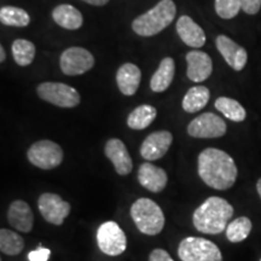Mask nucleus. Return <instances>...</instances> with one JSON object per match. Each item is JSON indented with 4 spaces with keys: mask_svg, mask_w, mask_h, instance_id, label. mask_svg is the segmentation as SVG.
<instances>
[{
    "mask_svg": "<svg viewBox=\"0 0 261 261\" xmlns=\"http://www.w3.org/2000/svg\"><path fill=\"white\" fill-rule=\"evenodd\" d=\"M260 8L261 0H242V10L248 15H256Z\"/></svg>",
    "mask_w": 261,
    "mask_h": 261,
    "instance_id": "obj_31",
    "label": "nucleus"
},
{
    "mask_svg": "<svg viewBox=\"0 0 261 261\" xmlns=\"http://www.w3.org/2000/svg\"><path fill=\"white\" fill-rule=\"evenodd\" d=\"M130 217L142 233L156 236L165 227V214L161 207L150 198H138L130 205Z\"/></svg>",
    "mask_w": 261,
    "mask_h": 261,
    "instance_id": "obj_4",
    "label": "nucleus"
},
{
    "mask_svg": "<svg viewBox=\"0 0 261 261\" xmlns=\"http://www.w3.org/2000/svg\"><path fill=\"white\" fill-rule=\"evenodd\" d=\"M242 10V0H215V12L224 19L236 17Z\"/></svg>",
    "mask_w": 261,
    "mask_h": 261,
    "instance_id": "obj_29",
    "label": "nucleus"
},
{
    "mask_svg": "<svg viewBox=\"0 0 261 261\" xmlns=\"http://www.w3.org/2000/svg\"><path fill=\"white\" fill-rule=\"evenodd\" d=\"M94 65V57L84 47L73 46L63 51L60 58V67L63 74L75 76L85 74Z\"/></svg>",
    "mask_w": 261,
    "mask_h": 261,
    "instance_id": "obj_9",
    "label": "nucleus"
},
{
    "mask_svg": "<svg viewBox=\"0 0 261 261\" xmlns=\"http://www.w3.org/2000/svg\"><path fill=\"white\" fill-rule=\"evenodd\" d=\"M24 249L23 238L9 228L0 230V250L9 256L18 255Z\"/></svg>",
    "mask_w": 261,
    "mask_h": 261,
    "instance_id": "obj_25",
    "label": "nucleus"
},
{
    "mask_svg": "<svg viewBox=\"0 0 261 261\" xmlns=\"http://www.w3.org/2000/svg\"><path fill=\"white\" fill-rule=\"evenodd\" d=\"M175 73V63L171 57L163 58L160 63L158 70L150 80V89L156 93L163 92L171 86Z\"/></svg>",
    "mask_w": 261,
    "mask_h": 261,
    "instance_id": "obj_21",
    "label": "nucleus"
},
{
    "mask_svg": "<svg viewBox=\"0 0 261 261\" xmlns=\"http://www.w3.org/2000/svg\"><path fill=\"white\" fill-rule=\"evenodd\" d=\"M173 142V136L168 130H156L144 139L140 146V155L146 161H156L167 154Z\"/></svg>",
    "mask_w": 261,
    "mask_h": 261,
    "instance_id": "obj_12",
    "label": "nucleus"
},
{
    "mask_svg": "<svg viewBox=\"0 0 261 261\" xmlns=\"http://www.w3.org/2000/svg\"><path fill=\"white\" fill-rule=\"evenodd\" d=\"M252 221L247 217H240L231 223H228L226 227V238L230 242L238 243L242 242L249 236L252 231Z\"/></svg>",
    "mask_w": 261,
    "mask_h": 261,
    "instance_id": "obj_28",
    "label": "nucleus"
},
{
    "mask_svg": "<svg viewBox=\"0 0 261 261\" xmlns=\"http://www.w3.org/2000/svg\"><path fill=\"white\" fill-rule=\"evenodd\" d=\"M156 115H158L156 108L149 106V104H143L130 112L127 117V126L136 130L145 129L154 122Z\"/></svg>",
    "mask_w": 261,
    "mask_h": 261,
    "instance_id": "obj_23",
    "label": "nucleus"
},
{
    "mask_svg": "<svg viewBox=\"0 0 261 261\" xmlns=\"http://www.w3.org/2000/svg\"><path fill=\"white\" fill-rule=\"evenodd\" d=\"M215 108L231 121L242 122L246 120V109L241 106V103H238L232 98L219 97L215 100Z\"/></svg>",
    "mask_w": 261,
    "mask_h": 261,
    "instance_id": "obj_24",
    "label": "nucleus"
},
{
    "mask_svg": "<svg viewBox=\"0 0 261 261\" xmlns=\"http://www.w3.org/2000/svg\"><path fill=\"white\" fill-rule=\"evenodd\" d=\"M138 181L146 190L159 194L167 187L168 175L163 168L145 162L142 163L138 169Z\"/></svg>",
    "mask_w": 261,
    "mask_h": 261,
    "instance_id": "obj_15",
    "label": "nucleus"
},
{
    "mask_svg": "<svg viewBox=\"0 0 261 261\" xmlns=\"http://www.w3.org/2000/svg\"><path fill=\"white\" fill-rule=\"evenodd\" d=\"M0 22L8 27H27L31 17L23 9L16 6H3L0 9Z\"/></svg>",
    "mask_w": 261,
    "mask_h": 261,
    "instance_id": "obj_26",
    "label": "nucleus"
},
{
    "mask_svg": "<svg viewBox=\"0 0 261 261\" xmlns=\"http://www.w3.org/2000/svg\"><path fill=\"white\" fill-rule=\"evenodd\" d=\"M38 210L47 223L60 226L70 214L71 207L69 202L63 201L60 195L45 192L38 198Z\"/></svg>",
    "mask_w": 261,
    "mask_h": 261,
    "instance_id": "obj_10",
    "label": "nucleus"
},
{
    "mask_svg": "<svg viewBox=\"0 0 261 261\" xmlns=\"http://www.w3.org/2000/svg\"><path fill=\"white\" fill-rule=\"evenodd\" d=\"M28 161L41 169H54L63 161V150L52 140H39L27 151Z\"/></svg>",
    "mask_w": 261,
    "mask_h": 261,
    "instance_id": "obj_6",
    "label": "nucleus"
},
{
    "mask_svg": "<svg viewBox=\"0 0 261 261\" xmlns=\"http://www.w3.org/2000/svg\"><path fill=\"white\" fill-rule=\"evenodd\" d=\"M97 244L100 252L109 256L121 255L127 248V237L115 221H106L98 227Z\"/></svg>",
    "mask_w": 261,
    "mask_h": 261,
    "instance_id": "obj_8",
    "label": "nucleus"
},
{
    "mask_svg": "<svg viewBox=\"0 0 261 261\" xmlns=\"http://www.w3.org/2000/svg\"><path fill=\"white\" fill-rule=\"evenodd\" d=\"M12 55L14 60L19 67H27L34 61L35 45L25 39H16L12 42Z\"/></svg>",
    "mask_w": 261,
    "mask_h": 261,
    "instance_id": "obj_27",
    "label": "nucleus"
},
{
    "mask_svg": "<svg viewBox=\"0 0 261 261\" xmlns=\"http://www.w3.org/2000/svg\"><path fill=\"white\" fill-rule=\"evenodd\" d=\"M177 33L184 44L190 47H202L205 44V34L200 25L184 15L177 21Z\"/></svg>",
    "mask_w": 261,
    "mask_h": 261,
    "instance_id": "obj_18",
    "label": "nucleus"
},
{
    "mask_svg": "<svg viewBox=\"0 0 261 261\" xmlns=\"http://www.w3.org/2000/svg\"><path fill=\"white\" fill-rule=\"evenodd\" d=\"M149 261H174L165 249H154L149 255Z\"/></svg>",
    "mask_w": 261,
    "mask_h": 261,
    "instance_id": "obj_32",
    "label": "nucleus"
},
{
    "mask_svg": "<svg viewBox=\"0 0 261 261\" xmlns=\"http://www.w3.org/2000/svg\"><path fill=\"white\" fill-rule=\"evenodd\" d=\"M52 18L60 27L69 31L81 28L84 23V17L81 12L69 4H61L52 11Z\"/></svg>",
    "mask_w": 261,
    "mask_h": 261,
    "instance_id": "obj_20",
    "label": "nucleus"
},
{
    "mask_svg": "<svg viewBox=\"0 0 261 261\" xmlns=\"http://www.w3.org/2000/svg\"><path fill=\"white\" fill-rule=\"evenodd\" d=\"M83 2L87 3V4H90V5L103 6V5L108 4V2H109V0H83Z\"/></svg>",
    "mask_w": 261,
    "mask_h": 261,
    "instance_id": "obj_33",
    "label": "nucleus"
},
{
    "mask_svg": "<svg viewBox=\"0 0 261 261\" xmlns=\"http://www.w3.org/2000/svg\"><path fill=\"white\" fill-rule=\"evenodd\" d=\"M197 172L204 184L215 190L232 188L237 179V166L227 152L208 148L198 155Z\"/></svg>",
    "mask_w": 261,
    "mask_h": 261,
    "instance_id": "obj_1",
    "label": "nucleus"
},
{
    "mask_svg": "<svg viewBox=\"0 0 261 261\" xmlns=\"http://www.w3.org/2000/svg\"><path fill=\"white\" fill-rule=\"evenodd\" d=\"M140 80H142V71L136 64L125 63L117 69V87L125 96H133L138 91Z\"/></svg>",
    "mask_w": 261,
    "mask_h": 261,
    "instance_id": "obj_19",
    "label": "nucleus"
},
{
    "mask_svg": "<svg viewBox=\"0 0 261 261\" xmlns=\"http://www.w3.org/2000/svg\"><path fill=\"white\" fill-rule=\"evenodd\" d=\"M8 221L15 230L28 233L33 230L34 214L27 202L17 200L10 204L8 210Z\"/></svg>",
    "mask_w": 261,
    "mask_h": 261,
    "instance_id": "obj_17",
    "label": "nucleus"
},
{
    "mask_svg": "<svg viewBox=\"0 0 261 261\" xmlns=\"http://www.w3.org/2000/svg\"><path fill=\"white\" fill-rule=\"evenodd\" d=\"M211 92L205 86L191 87L182 98L181 107L185 112L194 114L200 112L210 102Z\"/></svg>",
    "mask_w": 261,
    "mask_h": 261,
    "instance_id": "obj_22",
    "label": "nucleus"
},
{
    "mask_svg": "<svg viewBox=\"0 0 261 261\" xmlns=\"http://www.w3.org/2000/svg\"><path fill=\"white\" fill-rule=\"evenodd\" d=\"M188 77L194 83H202L211 76L213 71L212 58L200 50H192L187 55Z\"/></svg>",
    "mask_w": 261,
    "mask_h": 261,
    "instance_id": "obj_16",
    "label": "nucleus"
},
{
    "mask_svg": "<svg viewBox=\"0 0 261 261\" xmlns=\"http://www.w3.org/2000/svg\"><path fill=\"white\" fill-rule=\"evenodd\" d=\"M37 93L42 100L60 108H75L81 100L80 93L74 87L62 83H42Z\"/></svg>",
    "mask_w": 261,
    "mask_h": 261,
    "instance_id": "obj_7",
    "label": "nucleus"
},
{
    "mask_svg": "<svg viewBox=\"0 0 261 261\" xmlns=\"http://www.w3.org/2000/svg\"><path fill=\"white\" fill-rule=\"evenodd\" d=\"M50 255H51L50 249H47V248L39 247L38 249L29 252L28 260L29 261H47Z\"/></svg>",
    "mask_w": 261,
    "mask_h": 261,
    "instance_id": "obj_30",
    "label": "nucleus"
},
{
    "mask_svg": "<svg viewBox=\"0 0 261 261\" xmlns=\"http://www.w3.org/2000/svg\"><path fill=\"white\" fill-rule=\"evenodd\" d=\"M233 215V207L226 200L212 196L200 207L196 208L192 215V223L198 232L219 234L226 230L228 221Z\"/></svg>",
    "mask_w": 261,
    "mask_h": 261,
    "instance_id": "obj_2",
    "label": "nucleus"
},
{
    "mask_svg": "<svg viewBox=\"0 0 261 261\" xmlns=\"http://www.w3.org/2000/svg\"><path fill=\"white\" fill-rule=\"evenodd\" d=\"M226 123L213 113H204L195 117L188 126L189 136L194 138H219L226 133Z\"/></svg>",
    "mask_w": 261,
    "mask_h": 261,
    "instance_id": "obj_11",
    "label": "nucleus"
},
{
    "mask_svg": "<svg viewBox=\"0 0 261 261\" xmlns=\"http://www.w3.org/2000/svg\"><path fill=\"white\" fill-rule=\"evenodd\" d=\"M6 60V54H5V48H4V46H0V62H4Z\"/></svg>",
    "mask_w": 261,
    "mask_h": 261,
    "instance_id": "obj_34",
    "label": "nucleus"
},
{
    "mask_svg": "<svg viewBox=\"0 0 261 261\" xmlns=\"http://www.w3.org/2000/svg\"><path fill=\"white\" fill-rule=\"evenodd\" d=\"M177 14L173 0H161L148 12L140 15L132 23V29L140 37H154L172 23Z\"/></svg>",
    "mask_w": 261,
    "mask_h": 261,
    "instance_id": "obj_3",
    "label": "nucleus"
},
{
    "mask_svg": "<svg viewBox=\"0 0 261 261\" xmlns=\"http://www.w3.org/2000/svg\"><path fill=\"white\" fill-rule=\"evenodd\" d=\"M178 256L181 261H223L217 244L202 237H187L179 243Z\"/></svg>",
    "mask_w": 261,
    "mask_h": 261,
    "instance_id": "obj_5",
    "label": "nucleus"
},
{
    "mask_svg": "<svg viewBox=\"0 0 261 261\" xmlns=\"http://www.w3.org/2000/svg\"><path fill=\"white\" fill-rule=\"evenodd\" d=\"M256 190H257V194H259L260 198H261V178L256 182Z\"/></svg>",
    "mask_w": 261,
    "mask_h": 261,
    "instance_id": "obj_35",
    "label": "nucleus"
},
{
    "mask_svg": "<svg viewBox=\"0 0 261 261\" xmlns=\"http://www.w3.org/2000/svg\"><path fill=\"white\" fill-rule=\"evenodd\" d=\"M104 154L110 162L114 165V168L117 174L127 175L133 168V162L127 150L125 143L117 138H112L107 142L104 146Z\"/></svg>",
    "mask_w": 261,
    "mask_h": 261,
    "instance_id": "obj_14",
    "label": "nucleus"
},
{
    "mask_svg": "<svg viewBox=\"0 0 261 261\" xmlns=\"http://www.w3.org/2000/svg\"><path fill=\"white\" fill-rule=\"evenodd\" d=\"M260 261H261V260H260Z\"/></svg>",
    "mask_w": 261,
    "mask_h": 261,
    "instance_id": "obj_36",
    "label": "nucleus"
},
{
    "mask_svg": "<svg viewBox=\"0 0 261 261\" xmlns=\"http://www.w3.org/2000/svg\"><path fill=\"white\" fill-rule=\"evenodd\" d=\"M215 45L225 62L233 70L241 71L246 67L248 61L247 51L241 45L236 44L232 39L227 38L226 35H219L215 39Z\"/></svg>",
    "mask_w": 261,
    "mask_h": 261,
    "instance_id": "obj_13",
    "label": "nucleus"
}]
</instances>
